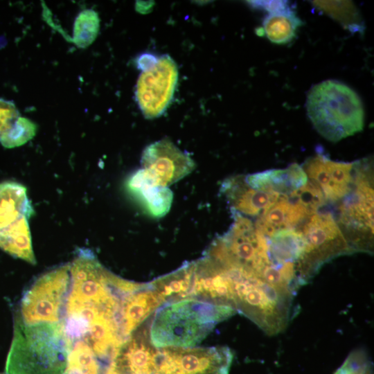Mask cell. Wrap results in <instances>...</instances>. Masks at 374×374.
Listing matches in <instances>:
<instances>
[{"mask_svg":"<svg viewBox=\"0 0 374 374\" xmlns=\"http://www.w3.org/2000/svg\"><path fill=\"white\" fill-rule=\"evenodd\" d=\"M130 187L143 197L154 216L161 217L169 211L172 199L171 190L168 187L155 185L143 169L131 178Z\"/></svg>","mask_w":374,"mask_h":374,"instance_id":"obj_17","label":"cell"},{"mask_svg":"<svg viewBox=\"0 0 374 374\" xmlns=\"http://www.w3.org/2000/svg\"><path fill=\"white\" fill-rule=\"evenodd\" d=\"M163 300L150 283H142L138 289L127 294L121 308V324L127 339L159 306Z\"/></svg>","mask_w":374,"mask_h":374,"instance_id":"obj_13","label":"cell"},{"mask_svg":"<svg viewBox=\"0 0 374 374\" xmlns=\"http://www.w3.org/2000/svg\"><path fill=\"white\" fill-rule=\"evenodd\" d=\"M32 210L24 186L14 181L0 184V249L35 265L28 222Z\"/></svg>","mask_w":374,"mask_h":374,"instance_id":"obj_5","label":"cell"},{"mask_svg":"<svg viewBox=\"0 0 374 374\" xmlns=\"http://www.w3.org/2000/svg\"><path fill=\"white\" fill-rule=\"evenodd\" d=\"M299 229L305 242L303 271L308 281L325 262L339 256L354 252L338 222L329 212L317 211Z\"/></svg>","mask_w":374,"mask_h":374,"instance_id":"obj_8","label":"cell"},{"mask_svg":"<svg viewBox=\"0 0 374 374\" xmlns=\"http://www.w3.org/2000/svg\"><path fill=\"white\" fill-rule=\"evenodd\" d=\"M143 169L153 183L167 187L191 172L195 163L167 139L149 145L141 157Z\"/></svg>","mask_w":374,"mask_h":374,"instance_id":"obj_11","label":"cell"},{"mask_svg":"<svg viewBox=\"0 0 374 374\" xmlns=\"http://www.w3.org/2000/svg\"><path fill=\"white\" fill-rule=\"evenodd\" d=\"M312 215L303 205L287 196L280 195L278 200L260 215L255 227L266 237L287 229H298Z\"/></svg>","mask_w":374,"mask_h":374,"instance_id":"obj_14","label":"cell"},{"mask_svg":"<svg viewBox=\"0 0 374 374\" xmlns=\"http://www.w3.org/2000/svg\"><path fill=\"white\" fill-rule=\"evenodd\" d=\"M158 349L157 374H229L233 353L226 346Z\"/></svg>","mask_w":374,"mask_h":374,"instance_id":"obj_9","label":"cell"},{"mask_svg":"<svg viewBox=\"0 0 374 374\" xmlns=\"http://www.w3.org/2000/svg\"><path fill=\"white\" fill-rule=\"evenodd\" d=\"M312 3L317 9L337 20L350 31H364V26L360 13L352 1H313Z\"/></svg>","mask_w":374,"mask_h":374,"instance_id":"obj_20","label":"cell"},{"mask_svg":"<svg viewBox=\"0 0 374 374\" xmlns=\"http://www.w3.org/2000/svg\"><path fill=\"white\" fill-rule=\"evenodd\" d=\"M334 374H373L371 362L364 350L353 351Z\"/></svg>","mask_w":374,"mask_h":374,"instance_id":"obj_24","label":"cell"},{"mask_svg":"<svg viewBox=\"0 0 374 374\" xmlns=\"http://www.w3.org/2000/svg\"><path fill=\"white\" fill-rule=\"evenodd\" d=\"M70 284V263L44 273L24 294L16 315L28 325L61 322Z\"/></svg>","mask_w":374,"mask_h":374,"instance_id":"obj_6","label":"cell"},{"mask_svg":"<svg viewBox=\"0 0 374 374\" xmlns=\"http://www.w3.org/2000/svg\"><path fill=\"white\" fill-rule=\"evenodd\" d=\"M236 312L231 305L195 297L168 302L155 312L148 337L159 348L191 347L204 339L216 324Z\"/></svg>","mask_w":374,"mask_h":374,"instance_id":"obj_1","label":"cell"},{"mask_svg":"<svg viewBox=\"0 0 374 374\" xmlns=\"http://www.w3.org/2000/svg\"><path fill=\"white\" fill-rule=\"evenodd\" d=\"M244 181L253 189L288 195L304 186L308 178L301 166L292 163L284 169L267 170L249 175Z\"/></svg>","mask_w":374,"mask_h":374,"instance_id":"obj_15","label":"cell"},{"mask_svg":"<svg viewBox=\"0 0 374 374\" xmlns=\"http://www.w3.org/2000/svg\"><path fill=\"white\" fill-rule=\"evenodd\" d=\"M356 166L353 184L340 206L339 225L354 251L371 252L373 234V190L371 170Z\"/></svg>","mask_w":374,"mask_h":374,"instance_id":"obj_7","label":"cell"},{"mask_svg":"<svg viewBox=\"0 0 374 374\" xmlns=\"http://www.w3.org/2000/svg\"><path fill=\"white\" fill-rule=\"evenodd\" d=\"M66 374H103L100 361L82 339L74 341L69 346Z\"/></svg>","mask_w":374,"mask_h":374,"instance_id":"obj_21","label":"cell"},{"mask_svg":"<svg viewBox=\"0 0 374 374\" xmlns=\"http://www.w3.org/2000/svg\"><path fill=\"white\" fill-rule=\"evenodd\" d=\"M19 116V111L12 102L0 98V136L9 130Z\"/></svg>","mask_w":374,"mask_h":374,"instance_id":"obj_25","label":"cell"},{"mask_svg":"<svg viewBox=\"0 0 374 374\" xmlns=\"http://www.w3.org/2000/svg\"><path fill=\"white\" fill-rule=\"evenodd\" d=\"M100 28L98 13L86 9L75 18L71 41L79 48H86L96 39Z\"/></svg>","mask_w":374,"mask_h":374,"instance_id":"obj_22","label":"cell"},{"mask_svg":"<svg viewBox=\"0 0 374 374\" xmlns=\"http://www.w3.org/2000/svg\"><path fill=\"white\" fill-rule=\"evenodd\" d=\"M69 345L62 321L24 323L15 317L6 374H66Z\"/></svg>","mask_w":374,"mask_h":374,"instance_id":"obj_2","label":"cell"},{"mask_svg":"<svg viewBox=\"0 0 374 374\" xmlns=\"http://www.w3.org/2000/svg\"><path fill=\"white\" fill-rule=\"evenodd\" d=\"M302 24L294 10L288 7L269 13L263 21V28L260 29L271 42L284 44L294 38L298 28Z\"/></svg>","mask_w":374,"mask_h":374,"instance_id":"obj_19","label":"cell"},{"mask_svg":"<svg viewBox=\"0 0 374 374\" xmlns=\"http://www.w3.org/2000/svg\"><path fill=\"white\" fill-rule=\"evenodd\" d=\"M225 193L237 213L249 215H260L278 199L277 193L258 190L251 188L238 177L228 181Z\"/></svg>","mask_w":374,"mask_h":374,"instance_id":"obj_16","label":"cell"},{"mask_svg":"<svg viewBox=\"0 0 374 374\" xmlns=\"http://www.w3.org/2000/svg\"><path fill=\"white\" fill-rule=\"evenodd\" d=\"M306 108L316 130L330 141H339L364 128V110L359 96L338 80L313 86L308 93Z\"/></svg>","mask_w":374,"mask_h":374,"instance_id":"obj_4","label":"cell"},{"mask_svg":"<svg viewBox=\"0 0 374 374\" xmlns=\"http://www.w3.org/2000/svg\"><path fill=\"white\" fill-rule=\"evenodd\" d=\"M249 3L257 8L264 9L269 13L280 11L289 7L286 1H253Z\"/></svg>","mask_w":374,"mask_h":374,"instance_id":"obj_26","label":"cell"},{"mask_svg":"<svg viewBox=\"0 0 374 374\" xmlns=\"http://www.w3.org/2000/svg\"><path fill=\"white\" fill-rule=\"evenodd\" d=\"M220 265L230 280L236 310L269 335L283 332L292 316L294 294L241 267Z\"/></svg>","mask_w":374,"mask_h":374,"instance_id":"obj_3","label":"cell"},{"mask_svg":"<svg viewBox=\"0 0 374 374\" xmlns=\"http://www.w3.org/2000/svg\"><path fill=\"white\" fill-rule=\"evenodd\" d=\"M177 79V64L168 55H161L154 66L142 71L135 93L145 118H157L166 110L172 99Z\"/></svg>","mask_w":374,"mask_h":374,"instance_id":"obj_10","label":"cell"},{"mask_svg":"<svg viewBox=\"0 0 374 374\" xmlns=\"http://www.w3.org/2000/svg\"><path fill=\"white\" fill-rule=\"evenodd\" d=\"M36 125L30 120L19 116L12 127L0 136L1 144L8 148L20 146L36 134Z\"/></svg>","mask_w":374,"mask_h":374,"instance_id":"obj_23","label":"cell"},{"mask_svg":"<svg viewBox=\"0 0 374 374\" xmlns=\"http://www.w3.org/2000/svg\"><path fill=\"white\" fill-rule=\"evenodd\" d=\"M0 374H6V373H0Z\"/></svg>","mask_w":374,"mask_h":374,"instance_id":"obj_28","label":"cell"},{"mask_svg":"<svg viewBox=\"0 0 374 374\" xmlns=\"http://www.w3.org/2000/svg\"><path fill=\"white\" fill-rule=\"evenodd\" d=\"M194 264H188L177 271L151 283L164 303L191 296Z\"/></svg>","mask_w":374,"mask_h":374,"instance_id":"obj_18","label":"cell"},{"mask_svg":"<svg viewBox=\"0 0 374 374\" xmlns=\"http://www.w3.org/2000/svg\"><path fill=\"white\" fill-rule=\"evenodd\" d=\"M158 349L147 332H133L116 351L104 373L108 374H157Z\"/></svg>","mask_w":374,"mask_h":374,"instance_id":"obj_12","label":"cell"},{"mask_svg":"<svg viewBox=\"0 0 374 374\" xmlns=\"http://www.w3.org/2000/svg\"><path fill=\"white\" fill-rule=\"evenodd\" d=\"M158 58L152 55L143 54L138 60V66L142 71H145L154 66Z\"/></svg>","mask_w":374,"mask_h":374,"instance_id":"obj_27","label":"cell"}]
</instances>
